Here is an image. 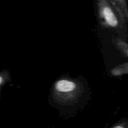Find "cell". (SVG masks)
<instances>
[{
	"label": "cell",
	"mask_w": 128,
	"mask_h": 128,
	"mask_svg": "<svg viewBox=\"0 0 128 128\" xmlns=\"http://www.w3.org/2000/svg\"><path fill=\"white\" fill-rule=\"evenodd\" d=\"M84 91V86L80 81L62 78L58 80L54 84L51 94L56 103L69 106L76 104Z\"/></svg>",
	"instance_id": "obj_1"
},
{
	"label": "cell",
	"mask_w": 128,
	"mask_h": 128,
	"mask_svg": "<svg viewBox=\"0 0 128 128\" xmlns=\"http://www.w3.org/2000/svg\"><path fill=\"white\" fill-rule=\"evenodd\" d=\"M97 8L99 18L102 26L109 29L118 28L120 26L118 17L109 0L98 1Z\"/></svg>",
	"instance_id": "obj_2"
},
{
	"label": "cell",
	"mask_w": 128,
	"mask_h": 128,
	"mask_svg": "<svg viewBox=\"0 0 128 128\" xmlns=\"http://www.w3.org/2000/svg\"><path fill=\"white\" fill-rule=\"evenodd\" d=\"M110 2L114 10L118 17L120 20L124 21L128 19V10L126 6V2L124 1H116V0H110Z\"/></svg>",
	"instance_id": "obj_3"
},
{
	"label": "cell",
	"mask_w": 128,
	"mask_h": 128,
	"mask_svg": "<svg viewBox=\"0 0 128 128\" xmlns=\"http://www.w3.org/2000/svg\"><path fill=\"white\" fill-rule=\"evenodd\" d=\"M11 80V74L9 71L4 70L0 71V92L2 88Z\"/></svg>",
	"instance_id": "obj_4"
},
{
	"label": "cell",
	"mask_w": 128,
	"mask_h": 128,
	"mask_svg": "<svg viewBox=\"0 0 128 128\" xmlns=\"http://www.w3.org/2000/svg\"><path fill=\"white\" fill-rule=\"evenodd\" d=\"M113 44L115 45L116 48L120 51L123 52L126 56H128V44H126L124 42L120 39L114 38L112 40Z\"/></svg>",
	"instance_id": "obj_5"
},
{
	"label": "cell",
	"mask_w": 128,
	"mask_h": 128,
	"mask_svg": "<svg viewBox=\"0 0 128 128\" xmlns=\"http://www.w3.org/2000/svg\"><path fill=\"white\" fill-rule=\"evenodd\" d=\"M113 128H124V127L122 126H121V125H118V126H116Z\"/></svg>",
	"instance_id": "obj_6"
}]
</instances>
